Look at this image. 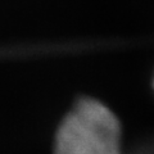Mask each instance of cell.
<instances>
[{
	"label": "cell",
	"mask_w": 154,
	"mask_h": 154,
	"mask_svg": "<svg viewBox=\"0 0 154 154\" xmlns=\"http://www.w3.org/2000/svg\"><path fill=\"white\" fill-rule=\"evenodd\" d=\"M54 154H122L117 117L100 102L81 100L60 123Z\"/></svg>",
	"instance_id": "cell-1"
}]
</instances>
